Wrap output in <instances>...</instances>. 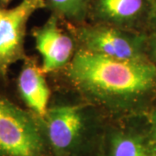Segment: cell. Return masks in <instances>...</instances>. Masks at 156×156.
I'll return each mask as SVG.
<instances>
[{
  "mask_svg": "<svg viewBox=\"0 0 156 156\" xmlns=\"http://www.w3.org/2000/svg\"><path fill=\"white\" fill-rule=\"evenodd\" d=\"M72 83L103 105L125 108L156 86V68L145 59H117L83 49L69 68Z\"/></svg>",
  "mask_w": 156,
  "mask_h": 156,
  "instance_id": "cell-1",
  "label": "cell"
},
{
  "mask_svg": "<svg viewBox=\"0 0 156 156\" xmlns=\"http://www.w3.org/2000/svg\"><path fill=\"white\" fill-rule=\"evenodd\" d=\"M43 123L0 93V156H44Z\"/></svg>",
  "mask_w": 156,
  "mask_h": 156,
  "instance_id": "cell-2",
  "label": "cell"
},
{
  "mask_svg": "<svg viewBox=\"0 0 156 156\" xmlns=\"http://www.w3.org/2000/svg\"><path fill=\"white\" fill-rule=\"evenodd\" d=\"M47 6L45 0H21L12 8L0 6V79L12 64L26 58L24 41L30 17Z\"/></svg>",
  "mask_w": 156,
  "mask_h": 156,
  "instance_id": "cell-3",
  "label": "cell"
},
{
  "mask_svg": "<svg viewBox=\"0 0 156 156\" xmlns=\"http://www.w3.org/2000/svg\"><path fill=\"white\" fill-rule=\"evenodd\" d=\"M41 122L56 156H71L76 152L86 131V118L81 107H52Z\"/></svg>",
  "mask_w": 156,
  "mask_h": 156,
  "instance_id": "cell-4",
  "label": "cell"
},
{
  "mask_svg": "<svg viewBox=\"0 0 156 156\" xmlns=\"http://www.w3.org/2000/svg\"><path fill=\"white\" fill-rule=\"evenodd\" d=\"M83 49L117 59H144L139 36L122 28L101 23L77 30Z\"/></svg>",
  "mask_w": 156,
  "mask_h": 156,
  "instance_id": "cell-5",
  "label": "cell"
},
{
  "mask_svg": "<svg viewBox=\"0 0 156 156\" xmlns=\"http://www.w3.org/2000/svg\"><path fill=\"white\" fill-rule=\"evenodd\" d=\"M36 48L42 56L41 69L44 73L56 71L65 66L73 57L72 38L59 26L57 15L32 30Z\"/></svg>",
  "mask_w": 156,
  "mask_h": 156,
  "instance_id": "cell-6",
  "label": "cell"
},
{
  "mask_svg": "<svg viewBox=\"0 0 156 156\" xmlns=\"http://www.w3.org/2000/svg\"><path fill=\"white\" fill-rule=\"evenodd\" d=\"M17 87L21 99L30 111L43 121L49 109L50 90L41 67L28 57L23 60Z\"/></svg>",
  "mask_w": 156,
  "mask_h": 156,
  "instance_id": "cell-7",
  "label": "cell"
},
{
  "mask_svg": "<svg viewBox=\"0 0 156 156\" xmlns=\"http://www.w3.org/2000/svg\"><path fill=\"white\" fill-rule=\"evenodd\" d=\"M90 7L98 21L122 28L147 17L149 0H92Z\"/></svg>",
  "mask_w": 156,
  "mask_h": 156,
  "instance_id": "cell-8",
  "label": "cell"
},
{
  "mask_svg": "<svg viewBox=\"0 0 156 156\" xmlns=\"http://www.w3.org/2000/svg\"><path fill=\"white\" fill-rule=\"evenodd\" d=\"M45 2L57 16L81 22L87 16L92 0H45Z\"/></svg>",
  "mask_w": 156,
  "mask_h": 156,
  "instance_id": "cell-9",
  "label": "cell"
},
{
  "mask_svg": "<svg viewBox=\"0 0 156 156\" xmlns=\"http://www.w3.org/2000/svg\"><path fill=\"white\" fill-rule=\"evenodd\" d=\"M109 156H148L145 146L137 137L125 133L112 136Z\"/></svg>",
  "mask_w": 156,
  "mask_h": 156,
  "instance_id": "cell-10",
  "label": "cell"
},
{
  "mask_svg": "<svg viewBox=\"0 0 156 156\" xmlns=\"http://www.w3.org/2000/svg\"><path fill=\"white\" fill-rule=\"evenodd\" d=\"M147 18L151 26L156 31V0H149V9L147 13Z\"/></svg>",
  "mask_w": 156,
  "mask_h": 156,
  "instance_id": "cell-11",
  "label": "cell"
},
{
  "mask_svg": "<svg viewBox=\"0 0 156 156\" xmlns=\"http://www.w3.org/2000/svg\"><path fill=\"white\" fill-rule=\"evenodd\" d=\"M152 122H153V129H154V135L156 141V111L153 114L152 116Z\"/></svg>",
  "mask_w": 156,
  "mask_h": 156,
  "instance_id": "cell-12",
  "label": "cell"
},
{
  "mask_svg": "<svg viewBox=\"0 0 156 156\" xmlns=\"http://www.w3.org/2000/svg\"><path fill=\"white\" fill-rule=\"evenodd\" d=\"M11 1L12 0H0V6L1 7H7Z\"/></svg>",
  "mask_w": 156,
  "mask_h": 156,
  "instance_id": "cell-13",
  "label": "cell"
},
{
  "mask_svg": "<svg viewBox=\"0 0 156 156\" xmlns=\"http://www.w3.org/2000/svg\"><path fill=\"white\" fill-rule=\"evenodd\" d=\"M152 50H153V53L154 54V56L156 57V38L152 42Z\"/></svg>",
  "mask_w": 156,
  "mask_h": 156,
  "instance_id": "cell-14",
  "label": "cell"
}]
</instances>
